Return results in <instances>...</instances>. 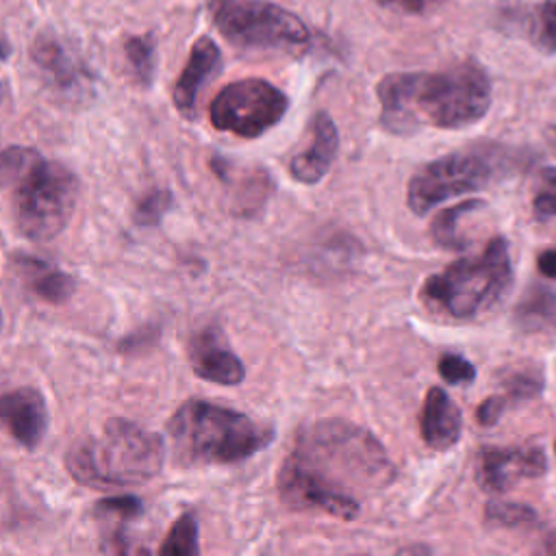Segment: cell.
<instances>
[{"label":"cell","mask_w":556,"mask_h":556,"mask_svg":"<svg viewBox=\"0 0 556 556\" xmlns=\"http://www.w3.org/2000/svg\"><path fill=\"white\" fill-rule=\"evenodd\" d=\"M393 480L395 465L369 430L345 419H324L298 430L278 469V493L291 508L350 521L361 513V495Z\"/></svg>","instance_id":"6da1fadb"},{"label":"cell","mask_w":556,"mask_h":556,"mask_svg":"<svg viewBox=\"0 0 556 556\" xmlns=\"http://www.w3.org/2000/svg\"><path fill=\"white\" fill-rule=\"evenodd\" d=\"M382 124L397 135L421 126L465 128L482 119L491 106L489 74L473 61L445 72H395L376 87Z\"/></svg>","instance_id":"7a4b0ae2"},{"label":"cell","mask_w":556,"mask_h":556,"mask_svg":"<svg viewBox=\"0 0 556 556\" xmlns=\"http://www.w3.org/2000/svg\"><path fill=\"white\" fill-rule=\"evenodd\" d=\"M0 189H11L17 230L33 241L56 237L78 200L76 174L26 146L0 150Z\"/></svg>","instance_id":"3957f363"},{"label":"cell","mask_w":556,"mask_h":556,"mask_svg":"<svg viewBox=\"0 0 556 556\" xmlns=\"http://www.w3.org/2000/svg\"><path fill=\"white\" fill-rule=\"evenodd\" d=\"M163 460L165 447L161 437L122 417L106 419L65 454L70 476L93 489L148 482L161 471Z\"/></svg>","instance_id":"277c9868"},{"label":"cell","mask_w":556,"mask_h":556,"mask_svg":"<svg viewBox=\"0 0 556 556\" xmlns=\"http://www.w3.org/2000/svg\"><path fill=\"white\" fill-rule=\"evenodd\" d=\"M182 465H232L271 443L274 430L248 415L206 400H187L167 424Z\"/></svg>","instance_id":"5b68a950"},{"label":"cell","mask_w":556,"mask_h":556,"mask_svg":"<svg viewBox=\"0 0 556 556\" xmlns=\"http://www.w3.org/2000/svg\"><path fill=\"white\" fill-rule=\"evenodd\" d=\"M513 263L508 241L495 237L473 258H460L432 274L421 287V300L454 319H473L491 308L510 287Z\"/></svg>","instance_id":"8992f818"},{"label":"cell","mask_w":556,"mask_h":556,"mask_svg":"<svg viewBox=\"0 0 556 556\" xmlns=\"http://www.w3.org/2000/svg\"><path fill=\"white\" fill-rule=\"evenodd\" d=\"M215 28L239 48L302 54L311 46L306 24L280 4L265 0H211Z\"/></svg>","instance_id":"52a82bcc"},{"label":"cell","mask_w":556,"mask_h":556,"mask_svg":"<svg viewBox=\"0 0 556 556\" xmlns=\"http://www.w3.org/2000/svg\"><path fill=\"white\" fill-rule=\"evenodd\" d=\"M289 98L263 78H241L226 85L211 102L208 117L217 130L256 139L287 113Z\"/></svg>","instance_id":"ba28073f"},{"label":"cell","mask_w":556,"mask_h":556,"mask_svg":"<svg viewBox=\"0 0 556 556\" xmlns=\"http://www.w3.org/2000/svg\"><path fill=\"white\" fill-rule=\"evenodd\" d=\"M493 178V165L478 152H456L426 163L406 187V204L426 215L437 204L478 191Z\"/></svg>","instance_id":"9c48e42d"},{"label":"cell","mask_w":556,"mask_h":556,"mask_svg":"<svg viewBox=\"0 0 556 556\" xmlns=\"http://www.w3.org/2000/svg\"><path fill=\"white\" fill-rule=\"evenodd\" d=\"M547 460L536 445H486L476 458V482L486 493H504L519 480L539 478Z\"/></svg>","instance_id":"30bf717a"},{"label":"cell","mask_w":556,"mask_h":556,"mask_svg":"<svg viewBox=\"0 0 556 556\" xmlns=\"http://www.w3.org/2000/svg\"><path fill=\"white\" fill-rule=\"evenodd\" d=\"M0 424L26 450H35L48 430L43 395L33 387L0 393Z\"/></svg>","instance_id":"8fae6325"},{"label":"cell","mask_w":556,"mask_h":556,"mask_svg":"<svg viewBox=\"0 0 556 556\" xmlns=\"http://www.w3.org/2000/svg\"><path fill=\"white\" fill-rule=\"evenodd\" d=\"M189 361L195 376L215 384H239L245 378L241 358L228 348L224 334L215 326H206L193 334L189 343Z\"/></svg>","instance_id":"7c38bea8"},{"label":"cell","mask_w":556,"mask_h":556,"mask_svg":"<svg viewBox=\"0 0 556 556\" xmlns=\"http://www.w3.org/2000/svg\"><path fill=\"white\" fill-rule=\"evenodd\" d=\"M222 70V52L211 37L195 39L189 59L174 85L172 98L178 113L187 119L195 117L198 96L202 87Z\"/></svg>","instance_id":"4fadbf2b"},{"label":"cell","mask_w":556,"mask_h":556,"mask_svg":"<svg viewBox=\"0 0 556 556\" xmlns=\"http://www.w3.org/2000/svg\"><path fill=\"white\" fill-rule=\"evenodd\" d=\"M339 150V132L332 117L326 111H317L311 124V143L306 150L293 156L289 169L298 182L315 185L330 169Z\"/></svg>","instance_id":"5bb4252c"},{"label":"cell","mask_w":556,"mask_h":556,"mask_svg":"<svg viewBox=\"0 0 556 556\" xmlns=\"http://www.w3.org/2000/svg\"><path fill=\"white\" fill-rule=\"evenodd\" d=\"M463 415L454 400L441 389L430 387L424 400L421 417H419V432L424 443L430 450H450L460 439Z\"/></svg>","instance_id":"9a60e30c"},{"label":"cell","mask_w":556,"mask_h":556,"mask_svg":"<svg viewBox=\"0 0 556 556\" xmlns=\"http://www.w3.org/2000/svg\"><path fill=\"white\" fill-rule=\"evenodd\" d=\"M11 267L26 289L48 304H63L74 293V278L39 256L24 252L11 254Z\"/></svg>","instance_id":"2e32d148"},{"label":"cell","mask_w":556,"mask_h":556,"mask_svg":"<svg viewBox=\"0 0 556 556\" xmlns=\"http://www.w3.org/2000/svg\"><path fill=\"white\" fill-rule=\"evenodd\" d=\"M30 56L59 89H83L89 80L87 67L54 35H39L30 46Z\"/></svg>","instance_id":"e0dca14e"},{"label":"cell","mask_w":556,"mask_h":556,"mask_svg":"<svg viewBox=\"0 0 556 556\" xmlns=\"http://www.w3.org/2000/svg\"><path fill=\"white\" fill-rule=\"evenodd\" d=\"M543 391V378L534 374H513L508 382H504V393L489 395L476 410V419L480 426H493L502 413L517 402L532 400Z\"/></svg>","instance_id":"ac0fdd59"},{"label":"cell","mask_w":556,"mask_h":556,"mask_svg":"<svg viewBox=\"0 0 556 556\" xmlns=\"http://www.w3.org/2000/svg\"><path fill=\"white\" fill-rule=\"evenodd\" d=\"M482 206H484L482 200H465V202H460V204H454V206L441 211V213L432 219V224H430V235H432V239H434L441 248H445V250H463V248H467L469 241L458 235V222H460L465 215H469V213H473L476 208H482Z\"/></svg>","instance_id":"d6986e66"},{"label":"cell","mask_w":556,"mask_h":556,"mask_svg":"<svg viewBox=\"0 0 556 556\" xmlns=\"http://www.w3.org/2000/svg\"><path fill=\"white\" fill-rule=\"evenodd\" d=\"M126 61L130 65V72L135 80L143 87L152 85L154 72H156V43L152 35H135L124 41Z\"/></svg>","instance_id":"ffe728a7"},{"label":"cell","mask_w":556,"mask_h":556,"mask_svg":"<svg viewBox=\"0 0 556 556\" xmlns=\"http://www.w3.org/2000/svg\"><path fill=\"white\" fill-rule=\"evenodd\" d=\"M484 517L495 528H534L539 523V515L532 506L521 502H489L484 508Z\"/></svg>","instance_id":"44dd1931"},{"label":"cell","mask_w":556,"mask_h":556,"mask_svg":"<svg viewBox=\"0 0 556 556\" xmlns=\"http://www.w3.org/2000/svg\"><path fill=\"white\" fill-rule=\"evenodd\" d=\"M198 521L193 513L180 515L174 526L169 528L167 536L163 539L159 554H172V556H191L198 554Z\"/></svg>","instance_id":"7402d4cb"},{"label":"cell","mask_w":556,"mask_h":556,"mask_svg":"<svg viewBox=\"0 0 556 556\" xmlns=\"http://www.w3.org/2000/svg\"><path fill=\"white\" fill-rule=\"evenodd\" d=\"M174 198L167 189H150L139 198L135 206V222L139 226H154L163 219V215L172 208Z\"/></svg>","instance_id":"603a6c76"},{"label":"cell","mask_w":556,"mask_h":556,"mask_svg":"<svg viewBox=\"0 0 556 556\" xmlns=\"http://www.w3.org/2000/svg\"><path fill=\"white\" fill-rule=\"evenodd\" d=\"M532 208L539 219L556 217V167H545L539 174L536 191L532 195Z\"/></svg>","instance_id":"cb8c5ba5"},{"label":"cell","mask_w":556,"mask_h":556,"mask_svg":"<svg viewBox=\"0 0 556 556\" xmlns=\"http://www.w3.org/2000/svg\"><path fill=\"white\" fill-rule=\"evenodd\" d=\"M141 500L135 495H119V497H106L100 500L96 506V513L106 519V521H115V523H126L135 517L141 515Z\"/></svg>","instance_id":"d4e9b609"},{"label":"cell","mask_w":556,"mask_h":556,"mask_svg":"<svg viewBox=\"0 0 556 556\" xmlns=\"http://www.w3.org/2000/svg\"><path fill=\"white\" fill-rule=\"evenodd\" d=\"M534 41L543 52H556V0H547L541 4L534 26Z\"/></svg>","instance_id":"484cf974"},{"label":"cell","mask_w":556,"mask_h":556,"mask_svg":"<svg viewBox=\"0 0 556 556\" xmlns=\"http://www.w3.org/2000/svg\"><path fill=\"white\" fill-rule=\"evenodd\" d=\"M439 376L447 382V384H469L476 378V367L460 354H443L439 358Z\"/></svg>","instance_id":"4316f807"},{"label":"cell","mask_w":556,"mask_h":556,"mask_svg":"<svg viewBox=\"0 0 556 556\" xmlns=\"http://www.w3.org/2000/svg\"><path fill=\"white\" fill-rule=\"evenodd\" d=\"M376 2L382 4V7H397V9L408 11V13H424L428 7L439 4L443 0H376Z\"/></svg>","instance_id":"83f0119b"},{"label":"cell","mask_w":556,"mask_h":556,"mask_svg":"<svg viewBox=\"0 0 556 556\" xmlns=\"http://www.w3.org/2000/svg\"><path fill=\"white\" fill-rule=\"evenodd\" d=\"M536 267L545 278H556V248H549L539 254Z\"/></svg>","instance_id":"f1b7e54d"},{"label":"cell","mask_w":556,"mask_h":556,"mask_svg":"<svg viewBox=\"0 0 556 556\" xmlns=\"http://www.w3.org/2000/svg\"><path fill=\"white\" fill-rule=\"evenodd\" d=\"M545 552H549V554H556V530H552L547 536H545Z\"/></svg>","instance_id":"f546056e"},{"label":"cell","mask_w":556,"mask_h":556,"mask_svg":"<svg viewBox=\"0 0 556 556\" xmlns=\"http://www.w3.org/2000/svg\"><path fill=\"white\" fill-rule=\"evenodd\" d=\"M545 137H547V143H549V148H552V152L556 154V124H552V126H547V130H545Z\"/></svg>","instance_id":"4dcf8cb0"},{"label":"cell","mask_w":556,"mask_h":556,"mask_svg":"<svg viewBox=\"0 0 556 556\" xmlns=\"http://www.w3.org/2000/svg\"><path fill=\"white\" fill-rule=\"evenodd\" d=\"M9 52H11V48H9V43H7V41H2V39H0V59H7V56H9Z\"/></svg>","instance_id":"1f68e13d"},{"label":"cell","mask_w":556,"mask_h":556,"mask_svg":"<svg viewBox=\"0 0 556 556\" xmlns=\"http://www.w3.org/2000/svg\"><path fill=\"white\" fill-rule=\"evenodd\" d=\"M0 324H2V317H0Z\"/></svg>","instance_id":"d6a6232c"},{"label":"cell","mask_w":556,"mask_h":556,"mask_svg":"<svg viewBox=\"0 0 556 556\" xmlns=\"http://www.w3.org/2000/svg\"><path fill=\"white\" fill-rule=\"evenodd\" d=\"M554 447H556V445H554Z\"/></svg>","instance_id":"836d02e7"}]
</instances>
